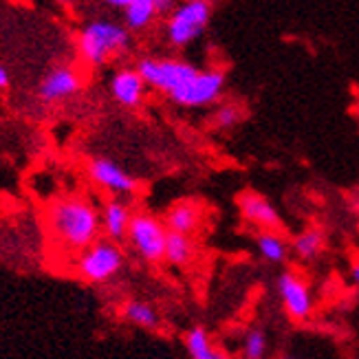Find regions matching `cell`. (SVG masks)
<instances>
[{
  "label": "cell",
  "mask_w": 359,
  "mask_h": 359,
  "mask_svg": "<svg viewBox=\"0 0 359 359\" xmlns=\"http://www.w3.org/2000/svg\"><path fill=\"white\" fill-rule=\"evenodd\" d=\"M121 13H123V25H126L133 34H144V31L150 29L154 20L161 15L152 0H133L128 7L121 9Z\"/></svg>",
  "instance_id": "19"
},
{
  "label": "cell",
  "mask_w": 359,
  "mask_h": 359,
  "mask_svg": "<svg viewBox=\"0 0 359 359\" xmlns=\"http://www.w3.org/2000/svg\"><path fill=\"white\" fill-rule=\"evenodd\" d=\"M123 252L113 238H97L84 247L75 260V271L90 285H104L123 269Z\"/></svg>",
  "instance_id": "5"
},
{
  "label": "cell",
  "mask_w": 359,
  "mask_h": 359,
  "mask_svg": "<svg viewBox=\"0 0 359 359\" xmlns=\"http://www.w3.org/2000/svg\"><path fill=\"white\" fill-rule=\"evenodd\" d=\"M324 249H326V236L318 227H309L300 233H295L291 241V254L302 262L320 258L324 254Z\"/></svg>",
  "instance_id": "16"
},
{
  "label": "cell",
  "mask_w": 359,
  "mask_h": 359,
  "mask_svg": "<svg viewBox=\"0 0 359 359\" xmlns=\"http://www.w3.org/2000/svg\"><path fill=\"white\" fill-rule=\"evenodd\" d=\"M9 86H11V73L3 62H0V90H7Z\"/></svg>",
  "instance_id": "22"
},
{
  "label": "cell",
  "mask_w": 359,
  "mask_h": 359,
  "mask_svg": "<svg viewBox=\"0 0 359 359\" xmlns=\"http://www.w3.org/2000/svg\"><path fill=\"white\" fill-rule=\"evenodd\" d=\"M203 221V212L201 205L194 201H179L175 205H170L165 216H163V223L168 227V231H179V233H190L194 236V231L198 229Z\"/></svg>",
  "instance_id": "13"
},
{
  "label": "cell",
  "mask_w": 359,
  "mask_h": 359,
  "mask_svg": "<svg viewBox=\"0 0 359 359\" xmlns=\"http://www.w3.org/2000/svg\"><path fill=\"white\" fill-rule=\"evenodd\" d=\"M154 5H157V9H159V13L163 15V13H168L170 9H172L175 5H177V0H152Z\"/></svg>",
  "instance_id": "23"
},
{
  "label": "cell",
  "mask_w": 359,
  "mask_h": 359,
  "mask_svg": "<svg viewBox=\"0 0 359 359\" xmlns=\"http://www.w3.org/2000/svg\"><path fill=\"white\" fill-rule=\"evenodd\" d=\"M46 223L55 243L80 254L102 233V210L84 196H62L46 212Z\"/></svg>",
  "instance_id": "1"
},
{
  "label": "cell",
  "mask_w": 359,
  "mask_h": 359,
  "mask_svg": "<svg viewBox=\"0 0 359 359\" xmlns=\"http://www.w3.org/2000/svg\"><path fill=\"white\" fill-rule=\"evenodd\" d=\"M214 18V0H181L168 11L165 42L172 49H185L208 31Z\"/></svg>",
  "instance_id": "3"
},
{
  "label": "cell",
  "mask_w": 359,
  "mask_h": 359,
  "mask_svg": "<svg viewBox=\"0 0 359 359\" xmlns=\"http://www.w3.org/2000/svg\"><path fill=\"white\" fill-rule=\"evenodd\" d=\"M267 353H269V339L262 329L254 326V329H249L243 335V357L245 359H264Z\"/></svg>",
  "instance_id": "21"
},
{
  "label": "cell",
  "mask_w": 359,
  "mask_h": 359,
  "mask_svg": "<svg viewBox=\"0 0 359 359\" xmlns=\"http://www.w3.org/2000/svg\"><path fill=\"white\" fill-rule=\"evenodd\" d=\"M111 97L121 106V108H139L146 100L148 84L144 80V75L139 73L137 67H123L111 77Z\"/></svg>",
  "instance_id": "10"
},
{
  "label": "cell",
  "mask_w": 359,
  "mask_h": 359,
  "mask_svg": "<svg viewBox=\"0 0 359 359\" xmlns=\"http://www.w3.org/2000/svg\"><path fill=\"white\" fill-rule=\"evenodd\" d=\"M55 3H60V5H73V3H77V0H55Z\"/></svg>",
  "instance_id": "26"
},
{
  "label": "cell",
  "mask_w": 359,
  "mask_h": 359,
  "mask_svg": "<svg viewBox=\"0 0 359 359\" xmlns=\"http://www.w3.org/2000/svg\"><path fill=\"white\" fill-rule=\"evenodd\" d=\"M196 256V245L190 233H179V231H168L165 241V256L163 260L168 264H172L177 269L187 267Z\"/></svg>",
  "instance_id": "15"
},
{
  "label": "cell",
  "mask_w": 359,
  "mask_h": 359,
  "mask_svg": "<svg viewBox=\"0 0 359 359\" xmlns=\"http://www.w3.org/2000/svg\"><path fill=\"white\" fill-rule=\"evenodd\" d=\"M245 111L241 104H233V102H225V104H218V108L212 115V126L216 130H231L236 128L238 123L243 121Z\"/></svg>",
  "instance_id": "20"
},
{
  "label": "cell",
  "mask_w": 359,
  "mask_h": 359,
  "mask_svg": "<svg viewBox=\"0 0 359 359\" xmlns=\"http://www.w3.org/2000/svg\"><path fill=\"white\" fill-rule=\"evenodd\" d=\"M351 283H353L355 287H359V260L351 267Z\"/></svg>",
  "instance_id": "25"
},
{
  "label": "cell",
  "mask_w": 359,
  "mask_h": 359,
  "mask_svg": "<svg viewBox=\"0 0 359 359\" xmlns=\"http://www.w3.org/2000/svg\"><path fill=\"white\" fill-rule=\"evenodd\" d=\"M238 210L245 221L258 229H278L283 225V218H280L276 205L258 192H243L238 196Z\"/></svg>",
  "instance_id": "11"
},
{
  "label": "cell",
  "mask_w": 359,
  "mask_h": 359,
  "mask_svg": "<svg viewBox=\"0 0 359 359\" xmlns=\"http://www.w3.org/2000/svg\"><path fill=\"white\" fill-rule=\"evenodd\" d=\"M256 252L269 264H285L291 254V245L276 229H260L256 233Z\"/></svg>",
  "instance_id": "14"
},
{
  "label": "cell",
  "mask_w": 359,
  "mask_h": 359,
  "mask_svg": "<svg viewBox=\"0 0 359 359\" xmlns=\"http://www.w3.org/2000/svg\"><path fill=\"white\" fill-rule=\"evenodd\" d=\"M133 46V31L115 20H90L82 27L77 36V53L88 67H106L121 55H126Z\"/></svg>",
  "instance_id": "2"
},
{
  "label": "cell",
  "mask_w": 359,
  "mask_h": 359,
  "mask_svg": "<svg viewBox=\"0 0 359 359\" xmlns=\"http://www.w3.org/2000/svg\"><path fill=\"white\" fill-rule=\"evenodd\" d=\"M102 3L106 5V7H111V9H123V7H128L133 0H102Z\"/></svg>",
  "instance_id": "24"
},
{
  "label": "cell",
  "mask_w": 359,
  "mask_h": 359,
  "mask_svg": "<svg viewBox=\"0 0 359 359\" xmlns=\"http://www.w3.org/2000/svg\"><path fill=\"white\" fill-rule=\"evenodd\" d=\"M130 218H133V210L128 203H123L119 198H111L104 203L102 208V233L106 238L113 241H123L130 227Z\"/></svg>",
  "instance_id": "12"
},
{
  "label": "cell",
  "mask_w": 359,
  "mask_h": 359,
  "mask_svg": "<svg viewBox=\"0 0 359 359\" xmlns=\"http://www.w3.org/2000/svg\"><path fill=\"white\" fill-rule=\"evenodd\" d=\"M121 318L144 331H157L161 326L159 311L146 300H126V304L121 306Z\"/></svg>",
  "instance_id": "18"
},
{
  "label": "cell",
  "mask_w": 359,
  "mask_h": 359,
  "mask_svg": "<svg viewBox=\"0 0 359 359\" xmlns=\"http://www.w3.org/2000/svg\"><path fill=\"white\" fill-rule=\"evenodd\" d=\"M357 210H359V196H357Z\"/></svg>",
  "instance_id": "27"
},
{
  "label": "cell",
  "mask_w": 359,
  "mask_h": 359,
  "mask_svg": "<svg viewBox=\"0 0 359 359\" xmlns=\"http://www.w3.org/2000/svg\"><path fill=\"white\" fill-rule=\"evenodd\" d=\"M88 177L97 187L117 196H130L139 190V179L108 157H93L88 161Z\"/></svg>",
  "instance_id": "9"
},
{
  "label": "cell",
  "mask_w": 359,
  "mask_h": 359,
  "mask_svg": "<svg viewBox=\"0 0 359 359\" xmlns=\"http://www.w3.org/2000/svg\"><path fill=\"white\" fill-rule=\"evenodd\" d=\"M82 90V75L71 65L51 67L36 86V100L44 106H55L73 100Z\"/></svg>",
  "instance_id": "8"
},
{
  "label": "cell",
  "mask_w": 359,
  "mask_h": 359,
  "mask_svg": "<svg viewBox=\"0 0 359 359\" xmlns=\"http://www.w3.org/2000/svg\"><path fill=\"white\" fill-rule=\"evenodd\" d=\"M276 291L278 298L283 302L285 313L291 322L304 324L313 318L316 311V300H313V291H311L309 280L302 278L298 271H283L276 280Z\"/></svg>",
  "instance_id": "7"
},
{
  "label": "cell",
  "mask_w": 359,
  "mask_h": 359,
  "mask_svg": "<svg viewBox=\"0 0 359 359\" xmlns=\"http://www.w3.org/2000/svg\"><path fill=\"white\" fill-rule=\"evenodd\" d=\"M126 241L139 258L150 264H157L163 262L165 256L168 227L163 223V218H157L148 212H139L133 214L130 218Z\"/></svg>",
  "instance_id": "6"
},
{
  "label": "cell",
  "mask_w": 359,
  "mask_h": 359,
  "mask_svg": "<svg viewBox=\"0 0 359 359\" xmlns=\"http://www.w3.org/2000/svg\"><path fill=\"white\" fill-rule=\"evenodd\" d=\"M183 346L192 359H221L225 357L221 348L214 346L212 335L205 326H192L183 335Z\"/></svg>",
  "instance_id": "17"
},
{
  "label": "cell",
  "mask_w": 359,
  "mask_h": 359,
  "mask_svg": "<svg viewBox=\"0 0 359 359\" xmlns=\"http://www.w3.org/2000/svg\"><path fill=\"white\" fill-rule=\"evenodd\" d=\"M144 75L146 84L165 95L170 102H177L181 93L190 86V82L198 75L201 67L179 57H142L135 65Z\"/></svg>",
  "instance_id": "4"
}]
</instances>
